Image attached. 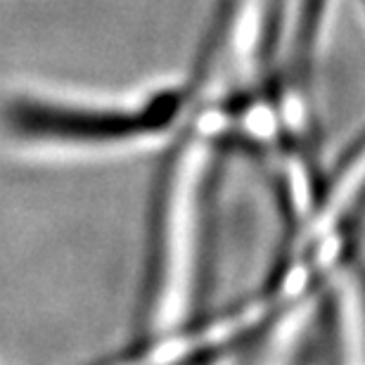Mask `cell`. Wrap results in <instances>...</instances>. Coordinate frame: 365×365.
Here are the masks:
<instances>
[{
	"label": "cell",
	"mask_w": 365,
	"mask_h": 365,
	"mask_svg": "<svg viewBox=\"0 0 365 365\" xmlns=\"http://www.w3.org/2000/svg\"><path fill=\"white\" fill-rule=\"evenodd\" d=\"M176 98H162L152 105L128 109H91L71 107L34 98H14L3 107L0 121L12 135L34 143L98 145L128 140L133 135L152 133L171 121Z\"/></svg>",
	"instance_id": "1"
}]
</instances>
